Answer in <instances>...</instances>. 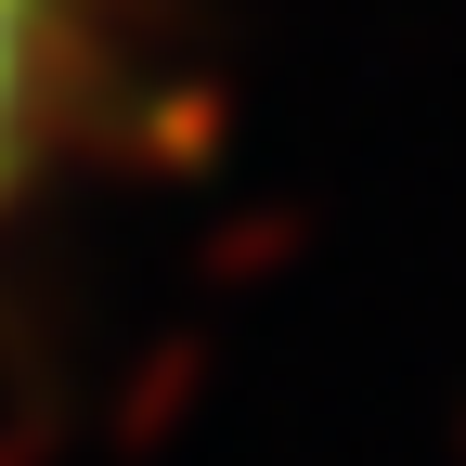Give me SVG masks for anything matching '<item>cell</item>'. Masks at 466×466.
I'll use <instances>...</instances> for the list:
<instances>
[{
    "label": "cell",
    "instance_id": "obj_1",
    "mask_svg": "<svg viewBox=\"0 0 466 466\" xmlns=\"http://www.w3.org/2000/svg\"><path fill=\"white\" fill-rule=\"evenodd\" d=\"M116 104V0H0V247L52 208Z\"/></svg>",
    "mask_w": 466,
    "mask_h": 466
}]
</instances>
